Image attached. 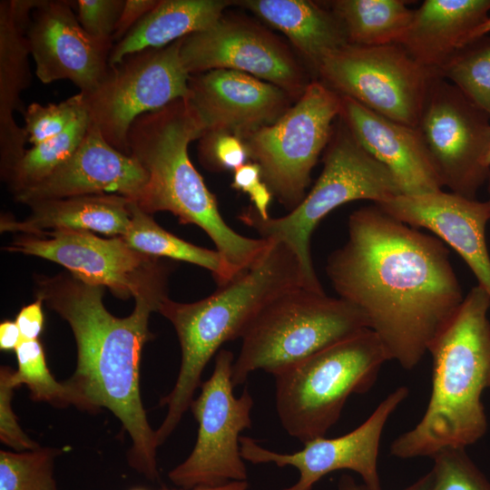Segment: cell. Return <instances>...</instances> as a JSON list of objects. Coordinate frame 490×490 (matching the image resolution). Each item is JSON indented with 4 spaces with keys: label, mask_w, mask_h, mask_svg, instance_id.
<instances>
[{
    "label": "cell",
    "mask_w": 490,
    "mask_h": 490,
    "mask_svg": "<svg viewBox=\"0 0 490 490\" xmlns=\"http://www.w3.org/2000/svg\"><path fill=\"white\" fill-rule=\"evenodd\" d=\"M489 34H490V15L487 19H485L480 25H478L472 32V34L468 37V41L466 44Z\"/></svg>",
    "instance_id": "obj_44"
},
{
    "label": "cell",
    "mask_w": 490,
    "mask_h": 490,
    "mask_svg": "<svg viewBox=\"0 0 490 490\" xmlns=\"http://www.w3.org/2000/svg\"><path fill=\"white\" fill-rule=\"evenodd\" d=\"M103 289L69 274L38 281L37 298L67 321L77 347V363L66 383L76 393L81 409L110 410L132 439L129 464L151 480L158 479L155 431L140 393V363L151 338L149 318L158 308L135 300L124 318L111 314L103 303Z\"/></svg>",
    "instance_id": "obj_2"
},
{
    "label": "cell",
    "mask_w": 490,
    "mask_h": 490,
    "mask_svg": "<svg viewBox=\"0 0 490 490\" xmlns=\"http://www.w3.org/2000/svg\"><path fill=\"white\" fill-rule=\"evenodd\" d=\"M40 0L0 2V166L6 181L25 152L28 142L14 113H24L21 94L31 83L30 54L25 30L33 9Z\"/></svg>",
    "instance_id": "obj_22"
},
{
    "label": "cell",
    "mask_w": 490,
    "mask_h": 490,
    "mask_svg": "<svg viewBox=\"0 0 490 490\" xmlns=\"http://www.w3.org/2000/svg\"><path fill=\"white\" fill-rule=\"evenodd\" d=\"M14 372L9 367L0 369V440L18 452L34 450L40 446L22 430L12 408L13 392L17 387Z\"/></svg>",
    "instance_id": "obj_37"
},
{
    "label": "cell",
    "mask_w": 490,
    "mask_h": 490,
    "mask_svg": "<svg viewBox=\"0 0 490 490\" xmlns=\"http://www.w3.org/2000/svg\"><path fill=\"white\" fill-rule=\"evenodd\" d=\"M432 458L429 490H490V482L466 448H446Z\"/></svg>",
    "instance_id": "obj_33"
},
{
    "label": "cell",
    "mask_w": 490,
    "mask_h": 490,
    "mask_svg": "<svg viewBox=\"0 0 490 490\" xmlns=\"http://www.w3.org/2000/svg\"><path fill=\"white\" fill-rule=\"evenodd\" d=\"M234 360L231 351L219 350L211 376L191 404L199 424L197 440L185 461L168 475L182 489L247 480L240 434L251 426L253 399L247 388L238 397L233 394Z\"/></svg>",
    "instance_id": "obj_12"
},
{
    "label": "cell",
    "mask_w": 490,
    "mask_h": 490,
    "mask_svg": "<svg viewBox=\"0 0 490 490\" xmlns=\"http://www.w3.org/2000/svg\"><path fill=\"white\" fill-rule=\"evenodd\" d=\"M283 33L315 73L331 52L348 44L339 20L329 9L309 0L236 2Z\"/></svg>",
    "instance_id": "obj_25"
},
{
    "label": "cell",
    "mask_w": 490,
    "mask_h": 490,
    "mask_svg": "<svg viewBox=\"0 0 490 490\" xmlns=\"http://www.w3.org/2000/svg\"><path fill=\"white\" fill-rule=\"evenodd\" d=\"M232 2L225 0H160L126 35L113 44L109 65L148 49L165 47L213 24Z\"/></svg>",
    "instance_id": "obj_26"
},
{
    "label": "cell",
    "mask_w": 490,
    "mask_h": 490,
    "mask_svg": "<svg viewBox=\"0 0 490 490\" xmlns=\"http://www.w3.org/2000/svg\"><path fill=\"white\" fill-rule=\"evenodd\" d=\"M486 182H487V190H488V193H489V200L488 201H490V171H489V173H488Z\"/></svg>",
    "instance_id": "obj_46"
},
{
    "label": "cell",
    "mask_w": 490,
    "mask_h": 490,
    "mask_svg": "<svg viewBox=\"0 0 490 490\" xmlns=\"http://www.w3.org/2000/svg\"><path fill=\"white\" fill-rule=\"evenodd\" d=\"M438 74L490 115V34L466 44Z\"/></svg>",
    "instance_id": "obj_30"
},
{
    "label": "cell",
    "mask_w": 490,
    "mask_h": 490,
    "mask_svg": "<svg viewBox=\"0 0 490 490\" xmlns=\"http://www.w3.org/2000/svg\"><path fill=\"white\" fill-rule=\"evenodd\" d=\"M485 165L490 169V144L485 159Z\"/></svg>",
    "instance_id": "obj_45"
},
{
    "label": "cell",
    "mask_w": 490,
    "mask_h": 490,
    "mask_svg": "<svg viewBox=\"0 0 490 490\" xmlns=\"http://www.w3.org/2000/svg\"><path fill=\"white\" fill-rule=\"evenodd\" d=\"M199 140V160L209 170L234 172L247 162V147L235 134L206 132Z\"/></svg>",
    "instance_id": "obj_35"
},
{
    "label": "cell",
    "mask_w": 490,
    "mask_h": 490,
    "mask_svg": "<svg viewBox=\"0 0 490 490\" xmlns=\"http://www.w3.org/2000/svg\"><path fill=\"white\" fill-rule=\"evenodd\" d=\"M408 393L407 387H398L351 432L335 438L318 437L292 454L270 451L250 437L240 436L241 456L255 465L272 463L279 467H296L299 472L298 481L281 490H311L323 476L338 470L356 472L369 490H381L377 459L382 432Z\"/></svg>",
    "instance_id": "obj_16"
},
{
    "label": "cell",
    "mask_w": 490,
    "mask_h": 490,
    "mask_svg": "<svg viewBox=\"0 0 490 490\" xmlns=\"http://www.w3.org/2000/svg\"><path fill=\"white\" fill-rule=\"evenodd\" d=\"M387 360L378 337L367 328L275 375L283 428L303 444L325 436L348 398L368 392Z\"/></svg>",
    "instance_id": "obj_7"
},
{
    "label": "cell",
    "mask_w": 490,
    "mask_h": 490,
    "mask_svg": "<svg viewBox=\"0 0 490 490\" xmlns=\"http://www.w3.org/2000/svg\"><path fill=\"white\" fill-rule=\"evenodd\" d=\"M316 74L340 96L372 112L416 127L432 77L399 44H347L328 54Z\"/></svg>",
    "instance_id": "obj_11"
},
{
    "label": "cell",
    "mask_w": 490,
    "mask_h": 490,
    "mask_svg": "<svg viewBox=\"0 0 490 490\" xmlns=\"http://www.w3.org/2000/svg\"><path fill=\"white\" fill-rule=\"evenodd\" d=\"M25 37L43 83L69 80L81 93H89L109 70L113 46L83 29L68 0H40L31 13Z\"/></svg>",
    "instance_id": "obj_17"
},
{
    "label": "cell",
    "mask_w": 490,
    "mask_h": 490,
    "mask_svg": "<svg viewBox=\"0 0 490 490\" xmlns=\"http://www.w3.org/2000/svg\"><path fill=\"white\" fill-rule=\"evenodd\" d=\"M341 112V96L312 81L275 122L242 138L249 158L261 169L262 180L290 211L306 196L311 172Z\"/></svg>",
    "instance_id": "obj_9"
},
{
    "label": "cell",
    "mask_w": 490,
    "mask_h": 490,
    "mask_svg": "<svg viewBox=\"0 0 490 490\" xmlns=\"http://www.w3.org/2000/svg\"><path fill=\"white\" fill-rule=\"evenodd\" d=\"M367 328L364 314L348 301L293 288L264 307L244 332L232 384H243L259 369L275 376Z\"/></svg>",
    "instance_id": "obj_8"
},
{
    "label": "cell",
    "mask_w": 490,
    "mask_h": 490,
    "mask_svg": "<svg viewBox=\"0 0 490 490\" xmlns=\"http://www.w3.org/2000/svg\"><path fill=\"white\" fill-rule=\"evenodd\" d=\"M90 123L85 109L63 132L26 150L6 179L12 192L37 184L65 162L82 143Z\"/></svg>",
    "instance_id": "obj_29"
},
{
    "label": "cell",
    "mask_w": 490,
    "mask_h": 490,
    "mask_svg": "<svg viewBox=\"0 0 490 490\" xmlns=\"http://www.w3.org/2000/svg\"><path fill=\"white\" fill-rule=\"evenodd\" d=\"M379 209L413 228H424L454 249L490 296V255L485 230L490 201L441 191L399 194L376 203Z\"/></svg>",
    "instance_id": "obj_19"
},
{
    "label": "cell",
    "mask_w": 490,
    "mask_h": 490,
    "mask_svg": "<svg viewBox=\"0 0 490 490\" xmlns=\"http://www.w3.org/2000/svg\"><path fill=\"white\" fill-rule=\"evenodd\" d=\"M148 181L132 156L113 148L92 122L75 152L48 177L15 194L24 204L51 199L118 194L136 201Z\"/></svg>",
    "instance_id": "obj_20"
},
{
    "label": "cell",
    "mask_w": 490,
    "mask_h": 490,
    "mask_svg": "<svg viewBox=\"0 0 490 490\" xmlns=\"http://www.w3.org/2000/svg\"><path fill=\"white\" fill-rule=\"evenodd\" d=\"M340 119L361 146L394 176L401 194L441 191L443 184L416 127L379 115L341 96Z\"/></svg>",
    "instance_id": "obj_21"
},
{
    "label": "cell",
    "mask_w": 490,
    "mask_h": 490,
    "mask_svg": "<svg viewBox=\"0 0 490 490\" xmlns=\"http://www.w3.org/2000/svg\"><path fill=\"white\" fill-rule=\"evenodd\" d=\"M6 250L58 263L85 283L108 288L120 299L150 302L158 310L168 298L170 265L133 250L122 237L61 230L21 235Z\"/></svg>",
    "instance_id": "obj_10"
},
{
    "label": "cell",
    "mask_w": 490,
    "mask_h": 490,
    "mask_svg": "<svg viewBox=\"0 0 490 490\" xmlns=\"http://www.w3.org/2000/svg\"><path fill=\"white\" fill-rule=\"evenodd\" d=\"M43 299L36 300L21 309L15 322L19 328L22 338L24 340L38 339L44 327Z\"/></svg>",
    "instance_id": "obj_39"
},
{
    "label": "cell",
    "mask_w": 490,
    "mask_h": 490,
    "mask_svg": "<svg viewBox=\"0 0 490 490\" xmlns=\"http://www.w3.org/2000/svg\"><path fill=\"white\" fill-rule=\"evenodd\" d=\"M348 230L327 275L338 298L364 314L388 359L410 370L465 298L449 251L375 204L353 211Z\"/></svg>",
    "instance_id": "obj_1"
},
{
    "label": "cell",
    "mask_w": 490,
    "mask_h": 490,
    "mask_svg": "<svg viewBox=\"0 0 490 490\" xmlns=\"http://www.w3.org/2000/svg\"><path fill=\"white\" fill-rule=\"evenodd\" d=\"M131 220L122 238L133 250L154 258L189 262L211 271L219 286L230 281L223 260L215 250L199 247L162 228L151 214L130 201Z\"/></svg>",
    "instance_id": "obj_28"
},
{
    "label": "cell",
    "mask_w": 490,
    "mask_h": 490,
    "mask_svg": "<svg viewBox=\"0 0 490 490\" xmlns=\"http://www.w3.org/2000/svg\"><path fill=\"white\" fill-rule=\"evenodd\" d=\"M160 0H125L113 36L114 44L122 40L126 34L149 12Z\"/></svg>",
    "instance_id": "obj_38"
},
{
    "label": "cell",
    "mask_w": 490,
    "mask_h": 490,
    "mask_svg": "<svg viewBox=\"0 0 490 490\" xmlns=\"http://www.w3.org/2000/svg\"><path fill=\"white\" fill-rule=\"evenodd\" d=\"M85 109L81 92L58 103H30L23 113L28 142L36 145L60 134Z\"/></svg>",
    "instance_id": "obj_34"
},
{
    "label": "cell",
    "mask_w": 490,
    "mask_h": 490,
    "mask_svg": "<svg viewBox=\"0 0 490 490\" xmlns=\"http://www.w3.org/2000/svg\"><path fill=\"white\" fill-rule=\"evenodd\" d=\"M490 0H425L401 39L410 56L439 74L489 17Z\"/></svg>",
    "instance_id": "obj_23"
},
{
    "label": "cell",
    "mask_w": 490,
    "mask_h": 490,
    "mask_svg": "<svg viewBox=\"0 0 490 490\" xmlns=\"http://www.w3.org/2000/svg\"><path fill=\"white\" fill-rule=\"evenodd\" d=\"M430 473L425 474L403 490H429ZM338 490H369L364 484H358L351 475L343 474L338 482Z\"/></svg>",
    "instance_id": "obj_41"
},
{
    "label": "cell",
    "mask_w": 490,
    "mask_h": 490,
    "mask_svg": "<svg viewBox=\"0 0 490 490\" xmlns=\"http://www.w3.org/2000/svg\"><path fill=\"white\" fill-rule=\"evenodd\" d=\"M339 120L326 148L322 172L296 208L285 216L264 220L249 206L238 216L260 238L288 245L300 262L305 288L316 292L324 289L313 267L310 239L321 220L347 202L369 200L376 204L401 194L388 169L372 157Z\"/></svg>",
    "instance_id": "obj_6"
},
{
    "label": "cell",
    "mask_w": 490,
    "mask_h": 490,
    "mask_svg": "<svg viewBox=\"0 0 490 490\" xmlns=\"http://www.w3.org/2000/svg\"><path fill=\"white\" fill-rule=\"evenodd\" d=\"M201 136V128L184 99L135 119L127 137L130 155L144 168L148 181L134 202L151 215L170 211L180 223L203 230L231 280L264 254L271 240L243 236L223 220L215 195L189 157V144Z\"/></svg>",
    "instance_id": "obj_3"
},
{
    "label": "cell",
    "mask_w": 490,
    "mask_h": 490,
    "mask_svg": "<svg viewBox=\"0 0 490 490\" xmlns=\"http://www.w3.org/2000/svg\"><path fill=\"white\" fill-rule=\"evenodd\" d=\"M304 287L300 262L282 241L271 240L264 254L246 271L213 294L191 303L169 298L158 312L174 327L181 348V364L172 391L161 399L165 420L178 425L191 407L202 372L227 341L241 338L257 315L274 299Z\"/></svg>",
    "instance_id": "obj_5"
},
{
    "label": "cell",
    "mask_w": 490,
    "mask_h": 490,
    "mask_svg": "<svg viewBox=\"0 0 490 490\" xmlns=\"http://www.w3.org/2000/svg\"><path fill=\"white\" fill-rule=\"evenodd\" d=\"M161 490H176V489H169L167 487H162ZM181 490H248V483L247 481H230L226 484L220 485H214V486L201 485V486H196L191 489H181Z\"/></svg>",
    "instance_id": "obj_43"
},
{
    "label": "cell",
    "mask_w": 490,
    "mask_h": 490,
    "mask_svg": "<svg viewBox=\"0 0 490 490\" xmlns=\"http://www.w3.org/2000/svg\"><path fill=\"white\" fill-rule=\"evenodd\" d=\"M58 448L0 451V490H56L54 478Z\"/></svg>",
    "instance_id": "obj_32"
},
{
    "label": "cell",
    "mask_w": 490,
    "mask_h": 490,
    "mask_svg": "<svg viewBox=\"0 0 490 490\" xmlns=\"http://www.w3.org/2000/svg\"><path fill=\"white\" fill-rule=\"evenodd\" d=\"M181 40L127 55L109 67L93 92L83 93L91 122L121 152L130 155L127 137L135 119L188 96L190 74L180 55Z\"/></svg>",
    "instance_id": "obj_13"
},
{
    "label": "cell",
    "mask_w": 490,
    "mask_h": 490,
    "mask_svg": "<svg viewBox=\"0 0 490 490\" xmlns=\"http://www.w3.org/2000/svg\"><path fill=\"white\" fill-rule=\"evenodd\" d=\"M15 351L18 368L14 372V379L17 387L25 385L34 400L56 407L73 405L80 408V400L74 390L66 381L58 382L51 374L38 339H23Z\"/></svg>",
    "instance_id": "obj_31"
},
{
    "label": "cell",
    "mask_w": 490,
    "mask_h": 490,
    "mask_svg": "<svg viewBox=\"0 0 490 490\" xmlns=\"http://www.w3.org/2000/svg\"><path fill=\"white\" fill-rule=\"evenodd\" d=\"M130 201L128 198L118 194L38 201L28 204L31 213L24 220L2 218L1 230L39 236L46 232V230H72L122 237L130 225Z\"/></svg>",
    "instance_id": "obj_24"
},
{
    "label": "cell",
    "mask_w": 490,
    "mask_h": 490,
    "mask_svg": "<svg viewBox=\"0 0 490 490\" xmlns=\"http://www.w3.org/2000/svg\"><path fill=\"white\" fill-rule=\"evenodd\" d=\"M83 29L93 39L113 46V33L125 0L70 1Z\"/></svg>",
    "instance_id": "obj_36"
},
{
    "label": "cell",
    "mask_w": 490,
    "mask_h": 490,
    "mask_svg": "<svg viewBox=\"0 0 490 490\" xmlns=\"http://www.w3.org/2000/svg\"><path fill=\"white\" fill-rule=\"evenodd\" d=\"M263 181L260 165L254 162H246L233 172L231 187L246 193L253 185Z\"/></svg>",
    "instance_id": "obj_40"
},
{
    "label": "cell",
    "mask_w": 490,
    "mask_h": 490,
    "mask_svg": "<svg viewBox=\"0 0 490 490\" xmlns=\"http://www.w3.org/2000/svg\"><path fill=\"white\" fill-rule=\"evenodd\" d=\"M489 309V294L479 285L472 288L430 344L429 402L419 422L392 442V456L432 458L446 448H466L486 433L481 397L490 387Z\"/></svg>",
    "instance_id": "obj_4"
},
{
    "label": "cell",
    "mask_w": 490,
    "mask_h": 490,
    "mask_svg": "<svg viewBox=\"0 0 490 490\" xmlns=\"http://www.w3.org/2000/svg\"><path fill=\"white\" fill-rule=\"evenodd\" d=\"M328 5L348 44L363 46L399 44L414 15L405 0H335Z\"/></svg>",
    "instance_id": "obj_27"
},
{
    "label": "cell",
    "mask_w": 490,
    "mask_h": 490,
    "mask_svg": "<svg viewBox=\"0 0 490 490\" xmlns=\"http://www.w3.org/2000/svg\"><path fill=\"white\" fill-rule=\"evenodd\" d=\"M22 340L15 321L5 320L0 324V348L2 350H15Z\"/></svg>",
    "instance_id": "obj_42"
},
{
    "label": "cell",
    "mask_w": 490,
    "mask_h": 490,
    "mask_svg": "<svg viewBox=\"0 0 490 490\" xmlns=\"http://www.w3.org/2000/svg\"><path fill=\"white\" fill-rule=\"evenodd\" d=\"M184 99L206 132L241 139L275 122L294 99L283 89L245 73L218 69L190 75Z\"/></svg>",
    "instance_id": "obj_18"
},
{
    "label": "cell",
    "mask_w": 490,
    "mask_h": 490,
    "mask_svg": "<svg viewBox=\"0 0 490 490\" xmlns=\"http://www.w3.org/2000/svg\"><path fill=\"white\" fill-rule=\"evenodd\" d=\"M416 128L443 187L475 199L490 171L485 162L490 115L436 74L430 81Z\"/></svg>",
    "instance_id": "obj_14"
},
{
    "label": "cell",
    "mask_w": 490,
    "mask_h": 490,
    "mask_svg": "<svg viewBox=\"0 0 490 490\" xmlns=\"http://www.w3.org/2000/svg\"><path fill=\"white\" fill-rule=\"evenodd\" d=\"M180 55L190 75L238 71L283 89L295 100L312 82L305 64L277 35L237 15L223 14L210 27L182 38Z\"/></svg>",
    "instance_id": "obj_15"
}]
</instances>
